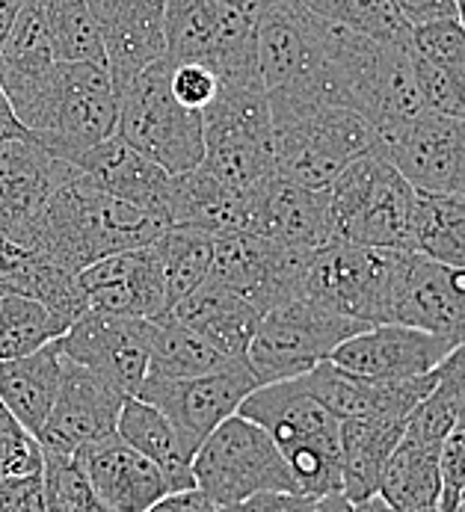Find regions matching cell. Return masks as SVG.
Instances as JSON below:
<instances>
[{
  "instance_id": "38",
  "label": "cell",
  "mask_w": 465,
  "mask_h": 512,
  "mask_svg": "<svg viewBox=\"0 0 465 512\" xmlns=\"http://www.w3.org/2000/svg\"><path fill=\"white\" fill-rule=\"evenodd\" d=\"M69 326L72 323L66 317L36 299L0 293V362L21 359L54 344L69 332Z\"/></svg>"
},
{
  "instance_id": "10",
  "label": "cell",
  "mask_w": 465,
  "mask_h": 512,
  "mask_svg": "<svg viewBox=\"0 0 465 512\" xmlns=\"http://www.w3.org/2000/svg\"><path fill=\"white\" fill-rule=\"evenodd\" d=\"M190 471L196 489L214 507H229L258 492H300L276 441L243 415L226 418L196 447Z\"/></svg>"
},
{
  "instance_id": "54",
  "label": "cell",
  "mask_w": 465,
  "mask_h": 512,
  "mask_svg": "<svg viewBox=\"0 0 465 512\" xmlns=\"http://www.w3.org/2000/svg\"><path fill=\"white\" fill-rule=\"evenodd\" d=\"M353 512H394V510L388 507L380 495H374V498H368V501H359V504H353Z\"/></svg>"
},
{
  "instance_id": "33",
  "label": "cell",
  "mask_w": 465,
  "mask_h": 512,
  "mask_svg": "<svg viewBox=\"0 0 465 512\" xmlns=\"http://www.w3.org/2000/svg\"><path fill=\"white\" fill-rule=\"evenodd\" d=\"M60 376H63V359L54 344L30 356L0 362V403L36 439L57 400Z\"/></svg>"
},
{
  "instance_id": "26",
  "label": "cell",
  "mask_w": 465,
  "mask_h": 512,
  "mask_svg": "<svg viewBox=\"0 0 465 512\" xmlns=\"http://www.w3.org/2000/svg\"><path fill=\"white\" fill-rule=\"evenodd\" d=\"M75 459L110 512H146L172 492L155 462L128 447L116 433L80 447Z\"/></svg>"
},
{
  "instance_id": "16",
  "label": "cell",
  "mask_w": 465,
  "mask_h": 512,
  "mask_svg": "<svg viewBox=\"0 0 465 512\" xmlns=\"http://www.w3.org/2000/svg\"><path fill=\"white\" fill-rule=\"evenodd\" d=\"M149 332L152 320L86 311L54 347L63 359L98 373L128 397H137L149 373Z\"/></svg>"
},
{
  "instance_id": "24",
  "label": "cell",
  "mask_w": 465,
  "mask_h": 512,
  "mask_svg": "<svg viewBox=\"0 0 465 512\" xmlns=\"http://www.w3.org/2000/svg\"><path fill=\"white\" fill-rule=\"evenodd\" d=\"M311 394L338 418H365V415H412V409L433 391L436 370L415 379H368L332 365L329 359L311 367L303 376Z\"/></svg>"
},
{
  "instance_id": "28",
  "label": "cell",
  "mask_w": 465,
  "mask_h": 512,
  "mask_svg": "<svg viewBox=\"0 0 465 512\" xmlns=\"http://www.w3.org/2000/svg\"><path fill=\"white\" fill-rule=\"evenodd\" d=\"M57 66L45 12L39 0H27L0 42V92L15 119L33 104Z\"/></svg>"
},
{
  "instance_id": "31",
  "label": "cell",
  "mask_w": 465,
  "mask_h": 512,
  "mask_svg": "<svg viewBox=\"0 0 465 512\" xmlns=\"http://www.w3.org/2000/svg\"><path fill=\"white\" fill-rule=\"evenodd\" d=\"M249 190L214 178L208 169L196 166L184 175H172L169 193V225L199 228L208 234H229L246 228Z\"/></svg>"
},
{
  "instance_id": "13",
  "label": "cell",
  "mask_w": 465,
  "mask_h": 512,
  "mask_svg": "<svg viewBox=\"0 0 465 512\" xmlns=\"http://www.w3.org/2000/svg\"><path fill=\"white\" fill-rule=\"evenodd\" d=\"M457 430L448 394L433 391L412 409L406 430L383 465L377 495L394 512H439V453Z\"/></svg>"
},
{
  "instance_id": "2",
  "label": "cell",
  "mask_w": 465,
  "mask_h": 512,
  "mask_svg": "<svg viewBox=\"0 0 465 512\" xmlns=\"http://www.w3.org/2000/svg\"><path fill=\"white\" fill-rule=\"evenodd\" d=\"M237 415L270 433L303 495L341 492V421L311 394L303 376L258 385Z\"/></svg>"
},
{
  "instance_id": "50",
  "label": "cell",
  "mask_w": 465,
  "mask_h": 512,
  "mask_svg": "<svg viewBox=\"0 0 465 512\" xmlns=\"http://www.w3.org/2000/svg\"><path fill=\"white\" fill-rule=\"evenodd\" d=\"M146 512H217L214 501L205 498L199 489H181V492H169L163 495L157 504H152Z\"/></svg>"
},
{
  "instance_id": "46",
  "label": "cell",
  "mask_w": 465,
  "mask_h": 512,
  "mask_svg": "<svg viewBox=\"0 0 465 512\" xmlns=\"http://www.w3.org/2000/svg\"><path fill=\"white\" fill-rule=\"evenodd\" d=\"M0 512H45L42 471L24 477H0Z\"/></svg>"
},
{
  "instance_id": "48",
  "label": "cell",
  "mask_w": 465,
  "mask_h": 512,
  "mask_svg": "<svg viewBox=\"0 0 465 512\" xmlns=\"http://www.w3.org/2000/svg\"><path fill=\"white\" fill-rule=\"evenodd\" d=\"M436 385L451 397L457 412V427H465V344L454 347L451 356L436 367Z\"/></svg>"
},
{
  "instance_id": "56",
  "label": "cell",
  "mask_w": 465,
  "mask_h": 512,
  "mask_svg": "<svg viewBox=\"0 0 465 512\" xmlns=\"http://www.w3.org/2000/svg\"><path fill=\"white\" fill-rule=\"evenodd\" d=\"M243 3H252V6H258V3H261V0H243Z\"/></svg>"
},
{
  "instance_id": "6",
  "label": "cell",
  "mask_w": 465,
  "mask_h": 512,
  "mask_svg": "<svg viewBox=\"0 0 465 512\" xmlns=\"http://www.w3.org/2000/svg\"><path fill=\"white\" fill-rule=\"evenodd\" d=\"M415 199L418 190L386 154H368L326 187L329 240L412 252Z\"/></svg>"
},
{
  "instance_id": "43",
  "label": "cell",
  "mask_w": 465,
  "mask_h": 512,
  "mask_svg": "<svg viewBox=\"0 0 465 512\" xmlns=\"http://www.w3.org/2000/svg\"><path fill=\"white\" fill-rule=\"evenodd\" d=\"M42 471V444L0 403V477H24Z\"/></svg>"
},
{
  "instance_id": "36",
  "label": "cell",
  "mask_w": 465,
  "mask_h": 512,
  "mask_svg": "<svg viewBox=\"0 0 465 512\" xmlns=\"http://www.w3.org/2000/svg\"><path fill=\"white\" fill-rule=\"evenodd\" d=\"M412 252L465 270V196L418 193Z\"/></svg>"
},
{
  "instance_id": "41",
  "label": "cell",
  "mask_w": 465,
  "mask_h": 512,
  "mask_svg": "<svg viewBox=\"0 0 465 512\" xmlns=\"http://www.w3.org/2000/svg\"><path fill=\"white\" fill-rule=\"evenodd\" d=\"M45 512H110L86 480L75 453L42 450Z\"/></svg>"
},
{
  "instance_id": "1",
  "label": "cell",
  "mask_w": 465,
  "mask_h": 512,
  "mask_svg": "<svg viewBox=\"0 0 465 512\" xmlns=\"http://www.w3.org/2000/svg\"><path fill=\"white\" fill-rule=\"evenodd\" d=\"M166 225L155 214L92 187L72 166L54 190L30 249L69 273H80L107 255L155 243Z\"/></svg>"
},
{
  "instance_id": "21",
  "label": "cell",
  "mask_w": 465,
  "mask_h": 512,
  "mask_svg": "<svg viewBox=\"0 0 465 512\" xmlns=\"http://www.w3.org/2000/svg\"><path fill=\"white\" fill-rule=\"evenodd\" d=\"M451 350L454 344L433 332L403 323H380L338 344L329 362L368 379L397 382L433 373Z\"/></svg>"
},
{
  "instance_id": "3",
  "label": "cell",
  "mask_w": 465,
  "mask_h": 512,
  "mask_svg": "<svg viewBox=\"0 0 465 512\" xmlns=\"http://www.w3.org/2000/svg\"><path fill=\"white\" fill-rule=\"evenodd\" d=\"M338 30L303 0H261L255 6L258 72L270 104H332L329 77Z\"/></svg>"
},
{
  "instance_id": "30",
  "label": "cell",
  "mask_w": 465,
  "mask_h": 512,
  "mask_svg": "<svg viewBox=\"0 0 465 512\" xmlns=\"http://www.w3.org/2000/svg\"><path fill=\"white\" fill-rule=\"evenodd\" d=\"M409 415H365L341 421V492L350 504L377 495L383 465L406 430Z\"/></svg>"
},
{
  "instance_id": "19",
  "label": "cell",
  "mask_w": 465,
  "mask_h": 512,
  "mask_svg": "<svg viewBox=\"0 0 465 512\" xmlns=\"http://www.w3.org/2000/svg\"><path fill=\"white\" fill-rule=\"evenodd\" d=\"M383 154L418 193L465 196V119L427 110L388 137Z\"/></svg>"
},
{
  "instance_id": "9",
  "label": "cell",
  "mask_w": 465,
  "mask_h": 512,
  "mask_svg": "<svg viewBox=\"0 0 465 512\" xmlns=\"http://www.w3.org/2000/svg\"><path fill=\"white\" fill-rule=\"evenodd\" d=\"M166 57L202 63L220 80L258 72L255 6L243 0H163Z\"/></svg>"
},
{
  "instance_id": "25",
  "label": "cell",
  "mask_w": 465,
  "mask_h": 512,
  "mask_svg": "<svg viewBox=\"0 0 465 512\" xmlns=\"http://www.w3.org/2000/svg\"><path fill=\"white\" fill-rule=\"evenodd\" d=\"M243 231L297 249H317L329 243L326 190H309L276 172L273 178L249 190Z\"/></svg>"
},
{
  "instance_id": "12",
  "label": "cell",
  "mask_w": 465,
  "mask_h": 512,
  "mask_svg": "<svg viewBox=\"0 0 465 512\" xmlns=\"http://www.w3.org/2000/svg\"><path fill=\"white\" fill-rule=\"evenodd\" d=\"M400 255L397 249L329 240L311 252L300 296L362 326L391 323Z\"/></svg>"
},
{
  "instance_id": "39",
  "label": "cell",
  "mask_w": 465,
  "mask_h": 512,
  "mask_svg": "<svg viewBox=\"0 0 465 512\" xmlns=\"http://www.w3.org/2000/svg\"><path fill=\"white\" fill-rule=\"evenodd\" d=\"M57 63H104L98 21L86 0H39Z\"/></svg>"
},
{
  "instance_id": "11",
  "label": "cell",
  "mask_w": 465,
  "mask_h": 512,
  "mask_svg": "<svg viewBox=\"0 0 465 512\" xmlns=\"http://www.w3.org/2000/svg\"><path fill=\"white\" fill-rule=\"evenodd\" d=\"M350 317H341L306 296H294L270 308L246 347V367L258 379V385L282 382L306 376L311 367L326 362L338 344L365 332Z\"/></svg>"
},
{
  "instance_id": "14",
  "label": "cell",
  "mask_w": 465,
  "mask_h": 512,
  "mask_svg": "<svg viewBox=\"0 0 465 512\" xmlns=\"http://www.w3.org/2000/svg\"><path fill=\"white\" fill-rule=\"evenodd\" d=\"M314 249L285 246L249 231L214 234V258L208 279L237 293L261 314L303 293V279Z\"/></svg>"
},
{
  "instance_id": "20",
  "label": "cell",
  "mask_w": 465,
  "mask_h": 512,
  "mask_svg": "<svg viewBox=\"0 0 465 512\" xmlns=\"http://www.w3.org/2000/svg\"><path fill=\"white\" fill-rule=\"evenodd\" d=\"M125 400L128 394L110 385L107 379H101L98 373L63 359L60 391L39 433L42 450L78 453L80 447L92 441L113 436Z\"/></svg>"
},
{
  "instance_id": "4",
  "label": "cell",
  "mask_w": 465,
  "mask_h": 512,
  "mask_svg": "<svg viewBox=\"0 0 465 512\" xmlns=\"http://www.w3.org/2000/svg\"><path fill=\"white\" fill-rule=\"evenodd\" d=\"M276 172L309 190H326L350 163L383 154L380 134L338 104H270Z\"/></svg>"
},
{
  "instance_id": "58",
  "label": "cell",
  "mask_w": 465,
  "mask_h": 512,
  "mask_svg": "<svg viewBox=\"0 0 465 512\" xmlns=\"http://www.w3.org/2000/svg\"><path fill=\"white\" fill-rule=\"evenodd\" d=\"M463 504H465V492H463ZM463 504H460V507H463Z\"/></svg>"
},
{
  "instance_id": "52",
  "label": "cell",
  "mask_w": 465,
  "mask_h": 512,
  "mask_svg": "<svg viewBox=\"0 0 465 512\" xmlns=\"http://www.w3.org/2000/svg\"><path fill=\"white\" fill-rule=\"evenodd\" d=\"M24 3L27 0H0V42L9 33V27L15 24V18H18V12H21Z\"/></svg>"
},
{
  "instance_id": "40",
  "label": "cell",
  "mask_w": 465,
  "mask_h": 512,
  "mask_svg": "<svg viewBox=\"0 0 465 512\" xmlns=\"http://www.w3.org/2000/svg\"><path fill=\"white\" fill-rule=\"evenodd\" d=\"M303 6L314 15L362 33L377 42H409V24L403 21L394 0H303Z\"/></svg>"
},
{
  "instance_id": "42",
  "label": "cell",
  "mask_w": 465,
  "mask_h": 512,
  "mask_svg": "<svg viewBox=\"0 0 465 512\" xmlns=\"http://www.w3.org/2000/svg\"><path fill=\"white\" fill-rule=\"evenodd\" d=\"M409 48L445 74L465 101V24L460 18H445V21L412 27Z\"/></svg>"
},
{
  "instance_id": "57",
  "label": "cell",
  "mask_w": 465,
  "mask_h": 512,
  "mask_svg": "<svg viewBox=\"0 0 465 512\" xmlns=\"http://www.w3.org/2000/svg\"><path fill=\"white\" fill-rule=\"evenodd\" d=\"M454 512H465V504H463V507H457V510H454Z\"/></svg>"
},
{
  "instance_id": "29",
  "label": "cell",
  "mask_w": 465,
  "mask_h": 512,
  "mask_svg": "<svg viewBox=\"0 0 465 512\" xmlns=\"http://www.w3.org/2000/svg\"><path fill=\"white\" fill-rule=\"evenodd\" d=\"M169 314L184 326L202 332L211 344H217L237 362L246 359V347L258 329V320L264 317L255 305H249L214 279H205L199 288L178 299Z\"/></svg>"
},
{
  "instance_id": "49",
  "label": "cell",
  "mask_w": 465,
  "mask_h": 512,
  "mask_svg": "<svg viewBox=\"0 0 465 512\" xmlns=\"http://www.w3.org/2000/svg\"><path fill=\"white\" fill-rule=\"evenodd\" d=\"M409 27L457 18V0H394Z\"/></svg>"
},
{
  "instance_id": "45",
  "label": "cell",
  "mask_w": 465,
  "mask_h": 512,
  "mask_svg": "<svg viewBox=\"0 0 465 512\" xmlns=\"http://www.w3.org/2000/svg\"><path fill=\"white\" fill-rule=\"evenodd\" d=\"M465 492V427L451 430L439 453V512H454Z\"/></svg>"
},
{
  "instance_id": "51",
  "label": "cell",
  "mask_w": 465,
  "mask_h": 512,
  "mask_svg": "<svg viewBox=\"0 0 465 512\" xmlns=\"http://www.w3.org/2000/svg\"><path fill=\"white\" fill-rule=\"evenodd\" d=\"M12 137H27V131L18 125L15 113L9 110V104L0 92V140H12Z\"/></svg>"
},
{
  "instance_id": "15",
  "label": "cell",
  "mask_w": 465,
  "mask_h": 512,
  "mask_svg": "<svg viewBox=\"0 0 465 512\" xmlns=\"http://www.w3.org/2000/svg\"><path fill=\"white\" fill-rule=\"evenodd\" d=\"M255 388L258 379L252 376V370L246 362H237L193 379H146L137 397L157 406L178 430L181 441L196 453V447L226 418L237 415L240 403Z\"/></svg>"
},
{
  "instance_id": "8",
  "label": "cell",
  "mask_w": 465,
  "mask_h": 512,
  "mask_svg": "<svg viewBox=\"0 0 465 512\" xmlns=\"http://www.w3.org/2000/svg\"><path fill=\"white\" fill-rule=\"evenodd\" d=\"M116 137L149 157L169 175H184L202 163L205 122L169 89V57L163 54L119 92Z\"/></svg>"
},
{
  "instance_id": "35",
  "label": "cell",
  "mask_w": 465,
  "mask_h": 512,
  "mask_svg": "<svg viewBox=\"0 0 465 512\" xmlns=\"http://www.w3.org/2000/svg\"><path fill=\"white\" fill-rule=\"evenodd\" d=\"M237 365L202 332L184 326L172 314L152 320L149 332V373L146 379H193Z\"/></svg>"
},
{
  "instance_id": "17",
  "label": "cell",
  "mask_w": 465,
  "mask_h": 512,
  "mask_svg": "<svg viewBox=\"0 0 465 512\" xmlns=\"http://www.w3.org/2000/svg\"><path fill=\"white\" fill-rule=\"evenodd\" d=\"M69 172L72 163L45 151L30 134L0 140V237L30 249L54 190Z\"/></svg>"
},
{
  "instance_id": "18",
  "label": "cell",
  "mask_w": 465,
  "mask_h": 512,
  "mask_svg": "<svg viewBox=\"0 0 465 512\" xmlns=\"http://www.w3.org/2000/svg\"><path fill=\"white\" fill-rule=\"evenodd\" d=\"M391 323L415 326L465 344V270L430 261L418 252H403L394 279Z\"/></svg>"
},
{
  "instance_id": "34",
  "label": "cell",
  "mask_w": 465,
  "mask_h": 512,
  "mask_svg": "<svg viewBox=\"0 0 465 512\" xmlns=\"http://www.w3.org/2000/svg\"><path fill=\"white\" fill-rule=\"evenodd\" d=\"M116 436L128 447H134L137 453H143L149 462H155L163 471V477L169 480L172 492L196 489L193 471H190L193 450L181 441L178 430L169 424V418L157 406L140 397H128L116 421Z\"/></svg>"
},
{
  "instance_id": "27",
  "label": "cell",
  "mask_w": 465,
  "mask_h": 512,
  "mask_svg": "<svg viewBox=\"0 0 465 512\" xmlns=\"http://www.w3.org/2000/svg\"><path fill=\"white\" fill-rule=\"evenodd\" d=\"M72 166L92 187L169 222L166 211H169L172 175L152 163L149 157H143L140 151H134L128 143H122L116 134L101 140L98 146L86 148Z\"/></svg>"
},
{
  "instance_id": "22",
  "label": "cell",
  "mask_w": 465,
  "mask_h": 512,
  "mask_svg": "<svg viewBox=\"0 0 465 512\" xmlns=\"http://www.w3.org/2000/svg\"><path fill=\"white\" fill-rule=\"evenodd\" d=\"M78 285L86 311L143 317V320H157L169 311L163 273L152 243L107 255L83 267L78 273Z\"/></svg>"
},
{
  "instance_id": "44",
  "label": "cell",
  "mask_w": 465,
  "mask_h": 512,
  "mask_svg": "<svg viewBox=\"0 0 465 512\" xmlns=\"http://www.w3.org/2000/svg\"><path fill=\"white\" fill-rule=\"evenodd\" d=\"M169 89L181 107L205 113V107L214 101V95L220 89V77L202 63L169 57Z\"/></svg>"
},
{
  "instance_id": "47",
  "label": "cell",
  "mask_w": 465,
  "mask_h": 512,
  "mask_svg": "<svg viewBox=\"0 0 465 512\" xmlns=\"http://www.w3.org/2000/svg\"><path fill=\"white\" fill-rule=\"evenodd\" d=\"M317 498L300 492H258L229 507H217V512H314Z\"/></svg>"
},
{
  "instance_id": "55",
  "label": "cell",
  "mask_w": 465,
  "mask_h": 512,
  "mask_svg": "<svg viewBox=\"0 0 465 512\" xmlns=\"http://www.w3.org/2000/svg\"><path fill=\"white\" fill-rule=\"evenodd\" d=\"M457 18L465 24V0H457Z\"/></svg>"
},
{
  "instance_id": "23",
  "label": "cell",
  "mask_w": 465,
  "mask_h": 512,
  "mask_svg": "<svg viewBox=\"0 0 465 512\" xmlns=\"http://www.w3.org/2000/svg\"><path fill=\"white\" fill-rule=\"evenodd\" d=\"M104 42V66L122 92L146 66L166 54L163 0H86Z\"/></svg>"
},
{
  "instance_id": "32",
  "label": "cell",
  "mask_w": 465,
  "mask_h": 512,
  "mask_svg": "<svg viewBox=\"0 0 465 512\" xmlns=\"http://www.w3.org/2000/svg\"><path fill=\"white\" fill-rule=\"evenodd\" d=\"M0 293H15L36 299L75 323L86 314V302L78 285V273H69L39 252L9 243L0 237Z\"/></svg>"
},
{
  "instance_id": "7",
  "label": "cell",
  "mask_w": 465,
  "mask_h": 512,
  "mask_svg": "<svg viewBox=\"0 0 465 512\" xmlns=\"http://www.w3.org/2000/svg\"><path fill=\"white\" fill-rule=\"evenodd\" d=\"M202 169L237 190H255L276 175L273 119L261 77L220 80L214 101L202 113Z\"/></svg>"
},
{
  "instance_id": "53",
  "label": "cell",
  "mask_w": 465,
  "mask_h": 512,
  "mask_svg": "<svg viewBox=\"0 0 465 512\" xmlns=\"http://www.w3.org/2000/svg\"><path fill=\"white\" fill-rule=\"evenodd\" d=\"M314 512H353V504L344 498V492H332V495L317 498Z\"/></svg>"
},
{
  "instance_id": "37",
  "label": "cell",
  "mask_w": 465,
  "mask_h": 512,
  "mask_svg": "<svg viewBox=\"0 0 465 512\" xmlns=\"http://www.w3.org/2000/svg\"><path fill=\"white\" fill-rule=\"evenodd\" d=\"M152 246H155L157 264L163 273L166 308L172 311L178 299H184L208 279L211 258H214V234L199 231V228H184V225H166Z\"/></svg>"
},
{
  "instance_id": "5",
  "label": "cell",
  "mask_w": 465,
  "mask_h": 512,
  "mask_svg": "<svg viewBox=\"0 0 465 512\" xmlns=\"http://www.w3.org/2000/svg\"><path fill=\"white\" fill-rule=\"evenodd\" d=\"M119 92L104 63H57L18 125L54 157L75 163L116 134Z\"/></svg>"
}]
</instances>
